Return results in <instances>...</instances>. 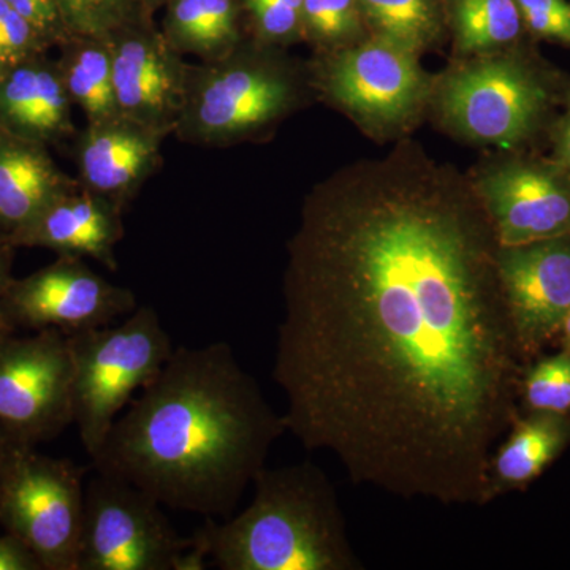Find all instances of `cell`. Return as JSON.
<instances>
[{
	"instance_id": "cell-1",
	"label": "cell",
	"mask_w": 570,
	"mask_h": 570,
	"mask_svg": "<svg viewBox=\"0 0 570 570\" xmlns=\"http://www.w3.org/2000/svg\"><path fill=\"white\" fill-rule=\"evenodd\" d=\"M472 181L401 141L306 195L287 245L273 379L288 433L356 485L491 502L527 358Z\"/></svg>"
},
{
	"instance_id": "cell-2",
	"label": "cell",
	"mask_w": 570,
	"mask_h": 570,
	"mask_svg": "<svg viewBox=\"0 0 570 570\" xmlns=\"http://www.w3.org/2000/svg\"><path fill=\"white\" fill-rule=\"evenodd\" d=\"M284 433L283 414L219 341L175 348L91 461L167 508L225 520Z\"/></svg>"
},
{
	"instance_id": "cell-3",
	"label": "cell",
	"mask_w": 570,
	"mask_h": 570,
	"mask_svg": "<svg viewBox=\"0 0 570 570\" xmlns=\"http://www.w3.org/2000/svg\"><path fill=\"white\" fill-rule=\"evenodd\" d=\"M253 502L194 532L223 570H363L336 491L316 464L264 468Z\"/></svg>"
},
{
	"instance_id": "cell-4",
	"label": "cell",
	"mask_w": 570,
	"mask_h": 570,
	"mask_svg": "<svg viewBox=\"0 0 570 570\" xmlns=\"http://www.w3.org/2000/svg\"><path fill=\"white\" fill-rule=\"evenodd\" d=\"M303 82L269 45L247 47L187 67L175 137L186 145L225 148L268 130L302 102Z\"/></svg>"
},
{
	"instance_id": "cell-5",
	"label": "cell",
	"mask_w": 570,
	"mask_h": 570,
	"mask_svg": "<svg viewBox=\"0 0 570 570\" xmlns=\"http://www.w3.org/2000/svg\"><path fill=\"white\" fill-rule=\"evenodd\" d=\"M67 337L73 363V425L94 459L115 420L160 373L175 347L151 306H138L119 324Z\"/></svg>"
},
{
	"instance_id": "cell-6",
	"label": "cell",
	"mask_w": 570,
	"mask_h": 570,
	"mask_svg": "<svg viewBox=\"0 0 570 570\" xmlns=\"http://www.w3.org/2000/svg\"><path fill=\"white\" fill-rule=\"evenodd\" d=\"M436 107L442 122L460 137L512 149L539 132L553 86L517 48L475 56L439 81Z\"/></svg>"
},
{
	"instance_id": "cell-7",
	"label": "cell",
	"mask_w": 570,
	"mask_h": 570,
	"mask_svg": "<svg viewBox=\"0 0 570 570\" xmlns=\"http://www.w3.org/2000/svg\"><path fill=\"white\" fill-rule=\"evenodd\" d=\"M86 469L17 444L0 471V528L22 540L43 570H78Z\"/></svg>"
},
{
	"instance_id": "cell-8",
	"label": "cell",
	"mask_w": 570,
	"mask_h": 570,
	"mask_svg": "<svg viewBox=\"0 0 570 570\" xmlns=\"http://www.w3.org/2000/svg\"><path fill=\"white\" fill-rule=\"evenodd\" d=\"M160 502L126 480L97 472L85 489L78 570H175L183 538Z\"/></svg>"
},
{
	"instance_id": "cell-9",
	"label": "cell",
	"mask_w": 570,
	"mask_h": 570,
	"mask_svg": "<svg viewBox=\"0 0 570 570\" xmlns=\"http://www.w3.org/2000/svg\"><path fill=\"white\" fill-rule=\"evenodd\" d=\"M309 80L367 130L381 134L406 126L431 92L417 55L376 36L326 51L311 69Z\"/></svg>"
},
{
	"instance_id": "cell-10",
	"label": "cell",
	"mask_w": 570,
	"mask_h": 570,
	"mask_svg": "<svg viewBox=\"0 0 570 570\" xmlns=\"http://www.w3.org/2000/svg\"><path fill=\"white\" fill-rule=\"evenodd\" d=\"M73 425V363L58 330L0 333V426L18 444L52 441Z\"/></svg>"
},
{
	"instance_id": "cell-11",
	"label": "cell",
	"mask_w": 570,
	"mask_h": 570,
	"mask_svg": "<svg viewBox=\"0 0 570 570\" xmlns=\"http://www.w3.org/2000/svg\"><path fill=\"white\" fill-rule=\"evenodd\" d=\"M138 307L130 288L94 272L85 258L58 255L52 264L14 277L2 311L11 330H58L63 335L115 324Z\"/></svg>"
},
{
	"instance_id": "cell-12",
	"label": "cell",
	"mask_w": 570,
	"mask_h": 570,
	"mask_svg": "<svg viewBox=\"0 0 570 570\" xmlns=\"http://www.w3.org/2000/svg\"><path fill=\"white\" fill-rule=\"evenodd\" d=\"M499 246L570 235V174L553 159L512 157L472 179Z\"/></svg>"
},
{
	"instance_id": "cell-13",
	"label": "cell",
	"mask_w": 570,
	"mask_h": 570,
	"mask_svg": "<svg viewBox=\"0 0 570 570\" xmlns=\"http://www.w3.org/2000/svg\"><path fill=\"white\" fill-rule=\"evenodd\" d=\"M107 41L119 116L164 137L174 135L189 62L140 14L107 36Z\"/></svg>"
},
{
	"instance_id": "cell-14",
	"label": "cell",
	"mask_w": 570,
	"mask_h": 570,
	"mask_svg": "<svg viewBox=\"0 0 570 570\" xmlns=\"http://www.w3.org/2000/svg\"><path fill=\"white\" fill-rule=\"evenodd\" d=\"M498 275L523 354L560 335L570 311V235L499 246Z\"/></svg>"
},
{
	"instance_id": "cell-15",
	"label": "cell",
	"mask_w": 570,
	"mask_h": 570,
	"mask_svg": "<svg viewBox=\"0 0 570 570\" xmlns=\"http://www.w3.org/2000/svg\"><path fill=\"white\" fill-rule=\"evenodd\" d=\"M165 138L122 116L86 122L75 135L78 181L126 212L142 184L163 167Z\"/></svg>"
},
{
	"instance_id": "cell-16",
	"label": "cell",
	"mask_w": 570,
	"mask_h": 570,
	"mask_svg": "<svg viewBox=\"0 0 570 570\" xmlns=\"http://www.w3.org/2000/svg\"><path fill=\"white\" fill-rule=\"evenodd\" d=\"M124 213L112 202L78 184L45 206L31 223L11 236V243L92 258L110 272H118L116 246L126 235Z\"/></svg>"
},
{
	"instance_id": "cell-17",
	"label": "cell",
	"mask_w": 570,
	"mask_h": 570,
	"mask_svg": "<svg viewBox=\"0 0 570 570\" xmlns=\"http://www.w3.org/2000/svg\"><path fill=\"white\" fill-rule=\"evenodd\" d=\"M58 59L36 56L0 77V130L56 146L77 135Z\"/></svg>"
},
{
	"instance_id": "cell-18",
	"label": "cell",
	"mask_w": 570,
	"mask_h": 570,
	"mask_svg": "<svg viewBox=\"0 0 570 570\" xmlns=\"http://www.w3.org/2000/svg\"><path fill=\"white\" fill-rule=\"evenodd\" d=\"M78 184L55 163L48 146L0 130V230L10 238Z\"/></svg>"
},
{
	"instance_id": "cell-19",
	"label": "cell",
	"mask_w": 570,
	"mask_h": 570,
	"mask_svg": "<svg viewBox=\"0 0 570 570\" xmlns=\"http://www.w3.org/2000/svg\"><path fill=\"white\" fill-rule=\"evenodd\" d=\"M570 442V415L531 412L517 419L508 439L491 453L490 499L520 490L542 474Z\"/></svg>"
},
{
	"instance_id": "cell-20",
	"label": "cell",
	"mask_w": 570,
	"mask_h": 570,
	"mask_svg": "<svg viewBox=\"0 0 570 570\" xmlns=\"http://www.w3.org/2000/svg\"><path fill=\"white\" fill-rule=\"evenodd\" d=\"M164 36L179 55L223 58L243 43L236 0H168Z\"/></svg>"
},
{
	"instance_id": "cell-21",
	"label": "cell",
	"mask_w": 570,
	"mask_h": 570,
	"mask_svg": "<svg viewBox=\"0 0 570 570\" xmlns=\"http://www.w3.org/2000/svg\"><path fill=\"white\" fill-rule=\"evenodd\" d=\"M58 66L71 102L86 122L119 116L107 37L77 33L59 47Z\"/></svg>"
},
{
	"instance_id": "cell-22",
	"label": "cell",
	"mask_w": 570,
	"mask_h": 570,
	"mask_svg": "<svg viewBox=\"0 0 570 570\" xmlns=\"http://www.w3.org/2000/svg\"><path fill=\"white\" fill-rule=\"evenodd\" d=\"M449 20L463 55L512 50L527 32L515 0H449Z\"/></svg>"
},
{
	"instance_id": "cell-23",
	"label": "cell",
	"mask_w": 570,
	"mask_h": 570,
	"mask_svg": "<svg viewBox=\"0 0 570 570\" xmlns=\"http://www.w3.org/2000/svg\"><path fill=\"white\" fill-rule=\"evenodd\" d=\"M365 24L374 36L419 55L439 39V0H358Z\"/></svg>"
},
{
	"instance_id": "cell-24",
	"label": "cell",
	"mask_w": 570,
	"mask_h": 570,
	"mask_svg": "<svg viewBox=\"0 0 570 570\" xmlns=\"http://www.w3.org/2000/svg\"><path fill=\"white\" fill-rule=\"evenodd\" d=\"M363 26L358 0H305L303 6V36L325 52L354 45Z\"/></svg>"
},
{
	"instance_id": "cell-25",
	"label": "cell",
	"mask_w": 570,
	"mask_h": 570,
	"mask_svg": "<svg viewBox=\"0 0 570 570\" xmlns=\"http://www.w3.org/2000/svg\"><path fill=\"white\" fill-rule=\"evenodd\" d=\"M520 393L531 412L570 415V352L547 356L528 367Z\"/></svg>"
},
{
	"instance_id": "cell-26",
	"label": "cell",
	"mask_w": 570,
	"mask_h": 570,
	"mask_svg": "<svg viewBox=\"0 0 570 570\" xmlns=\"http://www.w3.org/2000/svg\"><path fill=\"white\" fill-rule=\"evenodd\" d=\"M261 43L277 47L303 37L305 0H243Z\"/></svg>"
},
{
	"instance_id": "cell-27",
	"label": "cell",
	"mask_w": 570,
	"mask_h": 570,
	"mask_svg": "<svg viewBox=\"0 0 570 570\" xmlns=\"http://www.w3.org/2000/svg\"><path fill=\"white\" fill-rule=\"evenodd\" d=\"M77 33L107 37L137 17V0H59Z\"/></svg>"
},
{
	"instance_id": "cell-28",
	"label": "cell",
	"mask_w": 570,
	"mask_h": 570,
	"mask_svg": "<svg viewBox=\"0 0 570 570\" xmlns=\"http://www.w3.org/2000/svg\"><path fill=\"white\" fill-rule=\"evenodd\" d=\"M50 50L51 45L31 22L0 0V77Z\"/></svg>"
},
{
	"instance_id": "cell-29",
	"label": "cell",
	"mask_w": 570,
	"mask_h": 570,
	"mask_svg": "<svg viewBox=\"0 0 570 570\" xmlns=\"http://www.w3.org/2000/svg\"><path fill=\"white\" fill-rule=\"evenodd\" d=\"M524 29L535 39L557 41L570 48L569 0H515Z\"/></svg>"
},
{
	"instance_id": "cell-30",
	"label": "cell",
	"mask_w": 570,
	"mask_h": 570,
	"mask_svg": "<svg viewBox=\"0 0 570 570\" xmlns=\"http://www.w3.org/2000/svg\"><path fill=\"white\" fill-rule=\"evenodd\" d=\"M3 2L20 13L24 20L31 22L33 28L48 40L51 48H59L71 37L77 36L59 0H3Z\"/></svg>"
},
{
	"instance_id": "cell-31",
	"label": "cell",
	"mask_w": 570,
	"mask_h": 570,
	"mask_svg": "<svg viewBox=\"0 0 570 570\" xmlns=\"http://www.w3.org/2000/svg\"><path fill=\"white\" fill-rule=\"evenodd\" d=\"M0 570H43L32 550L10 532L0 535Z\"/></svg>"
},
{
	"instance_id": "cell-32",
	"label": "cell",
	"mask_w": 570,
	"mask_h": 570,
	"mask_svg": "<svg viewBox=\"0 0 570 570\" xmlns=\"http://www.w3.org/2000/svg\"><path fill=\"white\" fill-rule=\"evenodd\" d=\"M18 247L11 243V238L6 232L0 230V333L14 332L7 324L3 317L2 302L7 291H9L13 276L14 253Z\"/></svg>"
},
{
	"instance_id": "cell-33",
	"label": "cell",
	"mask_w": 570,
	"mask_h": 570,
	"mask_svg": "<svg viewBox=\"0 0 570 570\" xmlns=\"http://www.w3.org/2000/svg\"><path fill=\"white\" fill-rule=\"evenodd\" d=\"M558 165L570 174V91L566 100L564 112L553 127V157Z\"/></svg>"
},
{
	"instance_id": "cell-34",
	"label": "cell",
	"mask_w": 570,
	"mask_h": 570,
	"mask_svg": "<svg viewBox=\"0 0 570 570\" xmlns=\"http://www.w3.org/2000/svg\"><path fill=\"white\" fill-rule=\"evenodd\" d=\"M17 444L18 442H14L13 439L7 434V431L0 426V471L6 466L7 459H9L11 450H13Z\"/></svg>"
},
{
	"instance_id": "cell-35",
	"label": "cell",
	"mask_w": 570,
	"mask_h": 570,
	"mask_svg": "<svg viewBox=\"0 0 570 570\" xmlns=\"http://www.w3.org/2000/svg\"><path fill=\"white\" fill-rule=\"evenodd\" d=\"M562 341H564L566 351L570 352V311L568 317H566L564 325L561 330Z\"/></svg>"
},
{
	"instance_id": "cell-36",
	"label": "cell",
	"mask_w": 570,
	"mask_h": 570,
	"mask_svg": "<svg viewBox=\"0 0 570 570\" xmlns=\"http://www.w3.org/2000/svg\"><path fill=\"white\" fill-rule=\"evenodd\" d=\"M145 6H159V3L165 2V0H141Z\"/></svg>"
}]
</instances>
